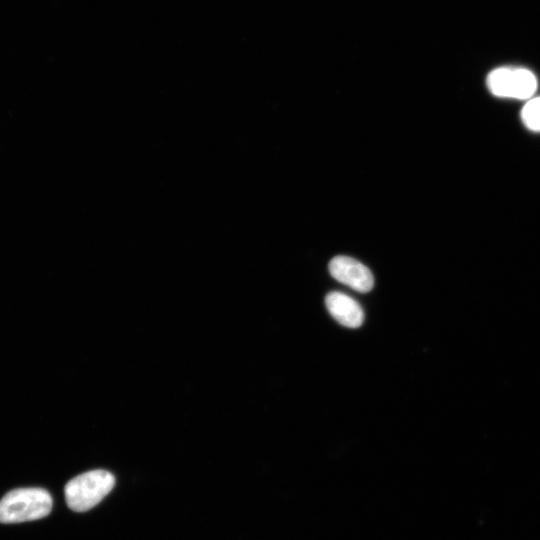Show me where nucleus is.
Listing matches in <instances>:
<instances>
[{
  "label": "nucleus",
  "mask_w": 540,
  "mask_h": 540,
  "mask_svg": "<svg viewBox=\"0 0 540 540\" xmlns=\"http://www.w3.org/2000/svg\"><path fill=\"white\" fill-rule=\"evenodd\" d=\"M52 508V497L42 488H19L8 492L0 500V522L18 523L47 516Z\"/></svg>",
  "instance_id": "obj_1"
},
{
  "label": "nucleus",
  "mask_w": 540,
  "mask_h": 540,
  "mask_svg": "<svg viewBox=\"0 0 540 540\" xmlns=\"http://www.w3.org/2000/svg\"><path fill=\"white\" fill-rule=\"evenodd\" d=\"M114 484V476L106 470L85 472L66 484V503L76 512L87 511L96 506L112 490Z\"/></svg>",
  "instance_id": "obj_2"
},
{
  "label": "nucleus",
  "mask_w": 540,
  "mask_h": 540,
  "mask_svg": "<svg viewBox=\"0 0 540 540\" xmlns=\"http://www.w3.org/2000/svg\"><path fill=\"white\" fill-rule=\"evenodd\" d=\"M486 84L493 95L502 98L530 99L537 90L535 75L525 68H496L488 74Z\"/></svg>",
  "instance_id": "obj_3"
},
{
  "label": "nucleus",
  "mask_w": 540,
  "mask_h": 540,
  "mask_svg": "<svg viewBox=\"0 0 540 540\" xmlns=\"http://www.w3.org/2000/svg\"><path fill=\"white\" fill-rule=\"evenodd\" d=\"M331 276L340 283L361 292H369L374 285L371 271L358 260L348 256H336L329 263Z\"/></svg>",
  "instance_id": "obj_4"
},
{
  "label": "nucleus",
  "mask_w": 540,
  "mask_h": 540,
  "mask_svg": "<svg viewBox=\"0 0 540 540\" xmlns=\"http://www.w3.org/2000/svg\"><path fill=\"white\" fill-rule=\"evenodd\" d=\"M325 304L331 316L341 325L357 328L362 325L364 312L360 304L350 296L334 291L325 297Z\"/></svg>",
  "instance_id": "obj_5"
},
{
  "label": "nucleus",
  "mask_w": 540,
  "mask_h": 540,
  "mask_svg": "<svg viewBox=\"0 0 540 540\" xmlns=\"http://www.w3.org/2000/svg\"><path fill=\"white\" fill-rule=\"evenodd\" d=\"M521 119L529 130L540 132V96L526 102L521 110Z\"/></svg>",
  "instance_id": "obj_6"
}]
</instances>
